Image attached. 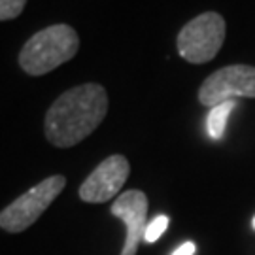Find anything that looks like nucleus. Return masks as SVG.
Instances as JSON below:
<instances>
[{
    "mask_svg": "<svg viewBox=\"0 0 255 255\" xmlns=\"http://www.w3.org/2000/svg\"><path fill=\"white\" fill-rule=\"evenodd\" d=\"M225 19L216 11H206L187 25H183L176 38V47L182 59L191 64H204L212 61L225 40Z\"/></svg>",
    "mask_w": 255,
    "mask_h": 255,
    "instance_id": "7ed1b4c3",
    "label": "nucleus"
},
{
    "mask_svg": "<svg viewBox=\"0 0 255 255\" xmlns=\"http://www.w3.org/2000/svg\"><path fill=\"white\" fill-rule=\"evenodd\" d=\"M27 0H0V21H9L21 15Z\"/></svg>",
    "mask_w": 255,
    "mask_h": 255,
    "instance_id": "9d476101",
    "label": "nucleus"
},
{
    "mask_svg": "<svg viewBox=\"0 0 255 255\" xmlns=\"http://www.w3.org/2000/svg\"><path fill=\"white\" fill-rule=\"evenodd\" d=\"M66 185V178L61 174L49 176L17 197L9 206L0 212V229L8 233H23L46 212L51 202L61 195Z\"/></svg>",
    "mask_w": 255,
    "mask_h": 255,
    "instance_id": "20e7f679",
    "label": "nucleus"
},
{
    "mask_svg": "<svg viewBox=\"0 0 255 255\" xmlns=\"http://www.w3.org/2000/svg\"><path fill=\"white\" fill-rule=\"evenodd\" d=\"M130 164L123 155H110L93 170L80 187V199L91 204L112 201L127 182Z\"/></svg>",
    "mask_w": 255,
    "mask_h": 255,
    "instance_id": "423d86ee",
    "label": "nucleus"
},
{
    "mask_svg": "<svg viewBox=\"0 0 255 255\" xmlns=\"http://www.w3.org/2000/svg\"><path fill=\"white\" fill-rule=\"evenodd\" d=\"M237 99H255V66H223L210 74L199 89V102L206 108Z\"/></svg>",
    "mask_w": 255,
    "mask_h": 255,
    "instance_id": "39448f33",
    "label": "nucleus"
},
{
    "mask_svg": "<svg viewBox=\"0 0 255 255\" xmlns=\"http://www.w3.org/2000/svg\"><path fill=\"white\" fill-rule=\"evenodd\" d=\"M195 254V244L193 242H183L178 250H174L172 255H193Z\"/></svg>",
    "mask_w": 255,
    "mask_h": 255,
    "instance_id": "9b49d317",
    "label": "nucleus"
},
{
    "mask_svg": "<svg viewBox=\"0 0 255 255\" xmlns=\"http://www.w3.org/2000/svg\"><path fill=\"white\" fill-rule=\"evenodd\" d=\"M252 225H254V231H255V216H254V219H252Z\"/></svg>",
    "mask_w": 255,
    "mask_h": 255,
    "instance_id": "f8f14e48",
    "label": "nucleus"
},
{
    "mask_svg": "<svg viewBox=\"0 0 255 255\" xmlns=\"http://www.w3.org/2000/svg\"><path fill=\"white\" fill-rule=\"evenodd\" d=\"M108 112V95L99 83L64 91L47 110L44 128L55 147H72L97 130Z\"/></svg>",
    "mask_w": 255,
    "mask_h": 255,
    "instance_id": "f257e3e1",
    "label": "nucleus"
},
{
    "mask_svg": "<svg viewBox=\"0 0 255 255\" xmlns=\"http://www.w3.org/2000/svg\"><path fill=\"white\" fill-rule=\"evenodd\" d=\"M237 108V101H227L223 104H218L214 108H210L208 119H206V128L212 140H221L225 134L229 116L233 114V110Z\"/></svg>",
    "mask_w": 255,
    "mask_h": 255,
    "instance_id": "6e6552de",
    "label": "nucleus"
},
{
    "mask_svg": "<svg viewBox=\"0 0 255 255\" xmlns=\"http://www.w3.org/2000/svg\"><path fill=\"white\" fill-rule=\"evenodd\" d=\"M166 227H168V218L166 216H157V218H153L147 223L146 233H144V240L149 242V244L157 242L161 238V235L166 231Z\"/></svg>",
    "mask_w": 255,
    "mask_h": 255,
    "instance_id": "1a4fd4ad",
    "label": "nucleus"
},
{
    "mask_svg": "<svg viewBox=\"0 0 255 255\" xmlns=\"http://www.w3.org/2000/svg\"><path fill=\"white\" fill-rule=\"evenodd\" d=\"M112 216L121 219L127 227L125 246L121 255H136L140 242L144 240V233L147 227V197L140 189H128L116 197L112 204Z\"/></svg>",
    "mask_w": 255,
    "mask_h": 255,
    "instance_id": "0eeeda50",
    "label": "nucleus"
},
{
    "mask_svg": "<svg viewBox=\"0 0 255 255\" xmlns=\"http://www.w3.org/2000/svg\"><path fill=\"white\" fill-rule=\"evenodd\" d=\"M78 49L80 38L70 25H51L28 38L19 53V66L28 76H44L68 63Z\"/></svg>",
    "mask_w": 255,
    "mask_h": 255,
    "instance_id": "f03ea898",
    "label": "nucleus"
}]
</instances>
